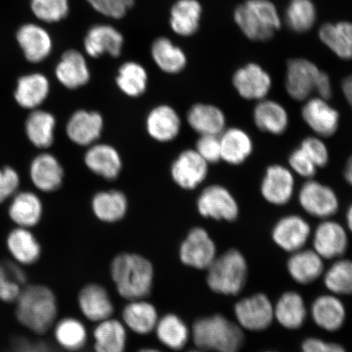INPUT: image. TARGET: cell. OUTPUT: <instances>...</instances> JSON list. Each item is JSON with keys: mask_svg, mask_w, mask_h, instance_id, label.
I'll use <instances>...</instances> for the list:
<instances>
[{"mask_svg": "<svg viewBox=\"0 0 352 352\" xmlns=\"http://www.w3.org/2000/svg\"><path fill=\"white\" fill-rule=\"evenodd\" d=\"M187 120L188 125L201 135H219L226 129V116L222 110L214 105H193L188 113Z\"/></svg>", "mask_w": 352, "mask_h": 352, "instance_id": "d6a6232c", "label": "cell"}, {"mask_svg": "<svg viewBox=\"0 0 352 352\" xmlns=\"http://www.w3.org/2000/svg\"><path fill=\"white\" fill-rule=\"evenodd\" d=\"M17 347V352H50L41 342L23 341Z\"/></svg>", "mask_w": 352, "mask_h": 352, "instance_id": "11a10c76", "label": "cell"}, {"mask_svg": "<svg viewBox=\"0 0 352 352\" xmlns=\"http://www.w3.org/2000/svg\"><path fill=\"white\" fill-rule=\"evenodd\" d=\"M6 206V215L12 226L34 230L43 221V201L34 189L21 188Z\"/></svg>", "mask_w": 352, "mask_h": 352, "instance_id": "30bf717a", "label": "cell"}, {"mask_svg": "<svg viewBox=\"0 0 352 352\" xmlns=\"http://www.w3.org/2000/svg\"><path fill=\"white\" fill-rule=\"evenodd\" d=\"M254 121L258 129L272 135H281L287 129L289 116L276 101L261 100L254 109Z\"/></svg>", "mask_w": 352, "mask_h": 352, "instance_id": "1f68e13d", "label": "cell"}, {"mask_svg": "<svg viewBox=\"0 0 352 352\" xmlns=\"http://www.w3.org/2000/svg\"><path fill=\"white\" fill-rule=\"evenodd\" d=\"M201 16L198 0H176L170 11V28L180 37L192 36L199 30Z\"/></svg>", "mask_w": 352, "mask_h": 352, "instance_id": "4316f807", "label": "cell"}, {"mask_svg": "<svg viewBox=\"0 0 352 352\" xmlns=\"http://www.w3.org/2000/svg\"><path fill=\"white\" fill-rule=\"evenodd\" d=\"M187 352H210V351H204V350H201V349H195V350H190V351H188Z\"/></svg>", "mask_w": 352, "mask_h": 352, "instance_id": "94428289", "label": "cell"}, {"mask_svg": "<svg viewBox=\"0 0 352 352\" xmlns=\"http://www.w3.org/2000/svg\"><path fill=\"white\" fill-rule=\"evenodd\" d=\"M289 164L294 173L308 179L314 178L318 170V166L301 147L294 149L290 154Z\"/></svg>", "mask_w": 352, "mask_h": 352, "instance_id": "f5cc1de1", "label": "cell"}, {"mask_svg": "<svg viewBox=\"0 0 352 352\" xmlns=\"http://www.w3.org/2000/svg\"><path fill=\"white\" fill-rule=\"evenodd\" d=\"M8 258L25 268L41 262L43 248L36 233L30 228L12 226L3 240Z\"/></svg>", "mask_w": 352, "mask_h": 352, "instance_id": "ba28073f", "label": "cell"}, {"mask_svg": "<svg viewBox=\"0 0 352 352\" xmlns=\"http://www.w3.org/2000/svg\"><path fill=\"white\" fill-rule=\"evenodd\" d=\"M151 56L157 67L167 74L182 72L187 65L184 52L167 37L155 38L151 46Z\"/></svg>", "mask_w": 352, "mask_h": 352, "instance_id": "d590c367", "label": "cell"}, {"mask_svg": "<svg viewBox=\"0 0 352 352\" xmlns=\"http://www.w3.org/2000/svg\"><path fill=\"white\" fill-rule=\"evenodd\" d=\"M16 41L22 55L30 64H41L54 51V39L46 28L34 22L19 26L16 32Z\"/></svg>", "mask_w": 352, "mask_h": 352, "instance_id": "8fae6325", "label": "cell"}, {"mask_svg": "<svg viewBox=\"0 0 352 352\" xmlns=\"http://www.w3.org/2000/svg\"><path fill=\"white\" fill-rule=\"evenodd\" d=\"M311 316L318 327L333 332L344 324L346 310L337 297L321 296L312 303Z\"/></svg>", "mask_w": 352, "mask_h": 352, "instance_id": "4dcf8cb0", "label": "cell"}, {"mask_svg": "<svg viewBox=\"0 0 352 352\" xmlns=\"http://www.w3.org/2000/svg\"><path fill=\"white\" fill-rule=\"evenodd\" d=\"M127 327L139 334H147L156 328L157 314L151 303L142 300L131 301L122 311Z\"/></svg>", "mask_w": 352, "mask_h": 352, "instance_id": "b9f144b4", "label": "cell"}, {"mask_svg": "<svg viewBox=\"0 0 352 352\" xmlns=\"http://www.w3.org/2000/svg\"><path fill=\"white\" fill-rule=\"evenodd\" d=\"M12 306L16 322L36 337L51 332L58 320V300L47 285L29 283Z\"/></svg>", "mask_w": 352, "mask_h": 352, "instance_id": "6da1fadb", "label": "cell"}, {"mask_svg": "<svg viewBox=\"0 0 352 352\" xmlns=\"http://www.w3.org/2000/svg\"><path fill=\"white\" fill-rule=\"evenodd\" d=\"M171 176L180 188L192 190L204 182L208 164L196 151L187 149L179 154L171 166Z\"/></svg>", "mask_w": 352, "mask_h": 352, "instance_id": "d6986e66", "label": "cell"}, {"mask_svg": "<svg viewBox=\"0 0 352 352\" xmlns=\"http://www.w3.org/2000/svg\"><path fill=\"white\" fill-rule=\"evenodd\" d=\"M208 270L206 283L210 289L223 296H237L248 279V263L243 254L235 249L215 258Z\"/></svg>", "mask_w": 352, "mask_h": 352, "instance_id": "8992f818", "label": "cell"}, {"mask_svg": "<svg viewBox=\"0 0 352 352\" xmlns=\"http://www.w3.org/2000/svg\"><path fill=\"white\" fill-rule=\"evenodd\" d=\"M29 283L26 268L10 258L0 259V302L13 305Z\"/></svg>", "mask_w": 352, "mask_h": 352, "instance_id": "f1b7e54d", "label": "cell"}, {"mask_svg": "<svg viewBox=\"0 0 352 352\" xmlns=\"http://www.w3.org/2000/svg\"><path fill=\"white\" fill-rule=\"evenodd\" d=\"M217 248L204 228H195L189 232L179 249V257L186 265L197 270H208L214 261Z\"/></svg>", "mask_w": 352, "mask_h": 352, "instance_id": "2e32d148", "label": "cell"}, {"mask_svg": "<svg viewBox=\"0 0 352 352\" xmlns=\"http://www.w3.org/2000/svg\"><path fill=\"white\" fill-rule=\"evenodd\" d=\"M51 94V82L45 74L32 72L16 78L12 91L13 102L23 111L42 108Z\"/></svg>", "mask_w": 352, "mask_h": 352, "instance_id": "9c48e42d", "label": "cell"}, {"mask_svg": "<svg viewBox=\"0 0 352 352\" xmlns=\"http://www.w3.org/2000/svg\"><path fill=\"white\" fill-rule=\"evenodd\" d=\"M288 272L296 283L308 285L318 280L324 271L322 258L314 250H298L289 258Z\"/></svg>", "mask_w": 352, "mask_h": 352, "instance_id": "836d02e7", "label": "cell"}, {"mask_svg": "<svg viewBox=\"0 0 352 352\" xmlns=\"http://www.w3.org/2000/svg\"><path fill=\"white\" fill-rule=\"evenodd\" d=\"M182 122L177 112L169 105L162 104L149 112L146 129L149 135L157 142H169L177 138Z\"/></svg>", "mask_w": 352, "mask_h": 352, "instance_id": "f546056e", "label": "cell"}, {"mask_svg": "<svg viewBox=\"0 0 352 352\" xmlns=\"http://www.w3.org/2000/svg\"><path fill=\"white\" fill-rule=\"evenodd\" d=\"M85 164L92 173L104 179H116L122 170L120 153L111 145L92 144L85 157Z\"/></svg>", "mask_w": 352, "mask_h": 352, "instance_id": "83f0119b", "label": "cell"}, {"mask_svg": "<svg viewBox=\"0 0 352 352\" xmlns=\"http://www.w3.org/2000/svg\"><path fill=\"white\" fill-rule=\"evenodd\" d=\"M78 302L82 315L94 322L109 319L113 314V305L107 289L98 284L85 286L78 294Z\"/></svg>", "mask_w": 352, "mask_h": 352, "instance_id": "484cf974", "label": "cell"}, {"mask_svg": "<svg viewBox=\"0 0 352 352\" xmlns=\"http://www.w3.org/2000/svg\"><path fill=\"white\" fill-rule=\"evenodd\" d=\"M91 206L96 217L101 221L113 223L124 217L127 199L120 191H103L96 193Z\"/></svg>", "mask_w": 352, "mask_h": 352, "instance_id": "60d3db41", "label": "cell"}, {"mask_svg": "<svg viewBox=\"0 0 352 352\" xmlns=\"http://www.w3.org/2000/svg\"><path fill=\"white\" fill-rule=\"evenodd\" d=\"M235 315L241 327L261 331L270 327L274 320V307L265 294H257L237 302Z\"/></svg>", "mask_w": 352, "mask_h": 352, "instance_id": "4fadbf2b", "label": "cell"}, {"mask_svg": "<svg viewBox=\"0 0 352 352\" xmlns=\"http://www.w3.org/2000/svg\"><path fill=\"white\" fill-rule=\"evenodd\" d=\"M302 117L307 125L321 138L333 135L340 125L338 110L319 96L306 100L302 109Z\"/></svg>", "mask_w": 352, "mask_h": 352, "instance_id": "ac0fdd59", "label": "cell"}, {"mask_svg": "<svg viewBox=\"0 0 352 352\" xmlns=\"http://www.w3.org/2000/svg\"><path fill=\"white\" fill-rule=\"evenodd\" d=\"M124 42L122 34L113 25L99 23L91 25L87 30L83 47L86 54L92 58H99L104 54L118 57L122 54Z\"/></svg>", "mask_w": 352, "mask_h": 352, "instance_id": "e0dca14e", "label": "cell"}, {"mask_svg": "<svg viewBox=\"0 0 352 352\" xmlns=\"http://www.w3.org/2000/svg\"><path fill=\"white\" fill-rule=\"evenodd\" d=\"M51 331L61 351L77 352L85 349L87 333L81 321L73 318L58 319Z\"/></svg>", "mask_w": 352, "mask_h": 352, "instance_id": "8d00e7d4", "label": "cell"}, {"mask_svg": "<svg viewBox=\"0 0 352 352\" xmlns=\"http://www.w3.org/2000/svg\"><path fill=\"white\" fill-rule=\"evenodd\" d=\"M197 210L201 217L234 221L239 214L235 198L227 188L220 186L206 188L197 199Z\"/></svg>", "mask_w": 352, "mask_h": 352, "instance_id": "9a60e30c", "label": "cell"}, {"mask_svg": "<svg viewBox=\"0 0 352 352\" xmlns=\"http://www.w3.org/2000/svg\"><path fill=\"white\" fill-rule=\"evenodd\" d=\"M63 352H65V351H63ZM77 352H88V351H82H82H77Z\"/></svg>", "mask_w": 352, "mask_h": 352, "instance_id": "6125c7cd", "label": "cell"}, {"mask_svg": "<svg viewBox=\"0 0 352 352\" xmlns=\"http://www.w3.org/2000/svg\"><path fill=\"white\" fill-rule=\"evenodd\" d=\"M285 86L290 98L297 101H306L314 94L327 100L333 95L328 74L305 59L288 61Z\"/></svg>", "mask_w": 352, "mask_h": 352, "instance_id": "277c9868", "label": "cell"}, {"mask_svg": "<svg viewBox=\"0 0 352 352\" xmlns=\"http://www.w3.org/2000/svg\"><path fill=\"white\" fill-rule=\"evenodd\" d=\"M21 186L22 176L16 166H0V206L6 205L20 190Z\"/></svg>", "mask_w": 352, "mask_h": 352, "instance_id": "c3c4849f", "label": "cell"}, {"mask_svg": "<svg viewBox=\"0 0 352 352\" xmlns=\"http://www.w3.org/2000/svg\"><path fill=\"white\" fill-rule=\"evenodd\" d=\"M111 275L118 293L130 301L142 300L151 292L153 268L139 254L117 255L111 264Z\"/></svg>", "mask_w": 352, "mask_h": 352, "instance_id": "7a4b0ae2", "label": "cell"}, {"mask_svg": "<svg viewBox=\"0 0 352 352\" xmlns=\"http://www.w3.org/2000/svg\"><path fill=\"white\" fill-rule=\"evenodd\" d=\"M298 200L307 214L319 219L333 217L340 205L336 193L331 188L312 179L302 186Z\"/></svg>", "mask_w": 352, "mask_h": 352, "instance_id": "7c38bea8", "label": "cell"}, {"mask_svg": "<svg viewBox=\"0 0 352 352\" xmlns=\"http://www.w3.org/2000/svg\"><path fill=\"white\" fill-rule=\"evenodd\" d=\"M316 8L311 0H292L285 13L286 23L294 32H307L314 25Z\"/></svg>", "mask_w": 352, "mask_h": 352, "instance_id": "bcb514c9", "label": "cell"}, {"mask_svg": "<svg viewBox=\"0 0 352 352\" xmlns=\"http://www.w3.org/2000/svg\"><path fill=\"white\" fill-rule=\"evenodd\" d=\"M196 151L208 164H217L221 160V145L219 135H202L197 140Z\"/></svg>", "mask_w": 352, "mask_h": 352, "instance_id": "f907efd6", "label": "cell"}, {"mask_svg": "<svg viewBox=\"0 0 352 352\" xmlns=\"http://www.w3.org/2000/svg\"><path fill=\"white\" fill-rule=\"evenodd\" d=\"M314 164L318 167H324L329 162V151L327 145L319 138L309 136L302 140L300 146Z\"/></svg>", "mask_w": 352, "mask_h": 352, "instance_id": "816d5d0a", "label": "cell"}, {"mask_svg": "<svg viewBox=\"0 0 352 352\" xmlns=\"http://www.w3.org/2000/svg\"><path fill=\"white\" fill-rule=\"evenodd\" d=\"M232 82L241 98L248 100L265 99L272 87L270 74L254 63L236 70Z\"/></svg>", "mask_w": 352, "mask_h": 352, "instance_id": "ffe728a7", "label": "cell"}, {"mask_svg": "<svg viewBox=\"0 0 352 352\" xmlns=\"http://www.w3.org/2000/svg\"><path fill=\"white\" fill-rule=\"evenodd\" d=\"M54 74L60 85L69 90L86 85L91 77L85 56L76 50L63 52L55 66Z\"/></svg>", "mask_w": 352, "mask_h": 352, "instance_id": "7402d4cb", "label": "cell"}, {"mask_svg": "<svg viewBox=\"0 0 352 352\" xmlns=\"http://www.w3.org/2000/svg\"><path fill=\"white\" fill-rule=\"evenodd\" d=\"M342 89L347 102H349L352 107V76L343 79Z\"/></svg>", "mask_w": 352, "mask_h": 352, "instance_id": "9f6ffc18", "label": "cell"}, {"mask_svg": "<svg viewBox=\"0 0 352 352\" xmlns=\"http://www.w3.org/2000/svg\"><path fill=\"white\" fill-rule=\"evenodd\" d=\"M28 175L34 190L47 195L59 190L63 186L65 171L58 158L45 151L30 158Z\"/></svg>", "mask_w": 352, "mask_h": 352, "instance_id": "52a82bcc", "label": "cell"}, {"mask_svg": "<svg viewBox=\"0 0 352 352\" xmlns=\"http://www.w3.org/2000/svg\"><path fill=\"white\" fill-rule=\"evenodd\" d=\"M95 352H124L126 333L120 321L107 319L101 322L94 330Z\"/></svg>", "mask_w": 352, "mask_h": 352, "instance_id": "f35d334b", "label": "cell"}, {"mask_svg": "<svg viewBox=\"0 0 352 352\" xmlns=\"http://www.w3.org/2000/svg\"><path fill=\"white\" fill-rule=\"evenodd\" d=\"M346 223L350 231L352 232V205L350 206L346 213Z\"/></svg>", "mask_w": 352, "mask_h": 352, "instance_id": "680465c9", "label": "cell"}, {"mask_svg": "<svg viewBox=\"0 0 352 352\" xmlns=\"http://www.w3.org/2000/svg\"><path fill=\"white\" fill-rule=\"evenodd\" d=\"M138 352H161V351L156 350V349H145L140 350Z\"/></svg>", "mask_w": 352, "mask_h": 352, "instance_id": "91938a15", "label": "cell"}, {"mask_svg": "<svg viewBox=\"0 0 352 352\" xmlns=\"http://www.w3.org/2000/svg\"><path fill=\"white\" fill-rule=\"evenodd\" d=\"M94 10L109 19L120 20L134 7L135 0H86Z\"/></svg>", "mask_w": 352, "mask_h": 352, "instance_id": "681fc988", "label": "cell"}, {"mask_svg": "<svg viewBox=\"0 0 352 352\" xmlns=\"http://www.w3.org/2000/svg\"><path fill=\"white\" fill-rule=\"evenodd\" d=\"M56 118L50 110L39 108L28 112L22 123L26 142L39 151H45L54 144Z\"/></svg>", "mask_w": 352, "mask_h": 352, "instance_id": "5bb4252c", "label": "cell"}, {"mask_svg": "<svg viewBox=\"0 0 352 352\" xmlns=\"http://www.w3.org/2000/svg\"><path fill=\"white\" fill-rule=\"evenodd\" d=\"M192 336L198 349L210 352H239L245 342L239 325L221 315L197 319Z\"/></svg>", "mask_w": 352, "mask_h": 352, "instance_id": "3957f363", "label": "cell"}, {"mask_svg": "<svg viewBox=\"0 0 352 352\" xmlns=\"http://www.w3.org/2000/svg\"><path fill=\"white\" fill-rule=\"evenodd\" d=\"M158 340L168 349L179 351L187 344L189 332L187 325L177 316L168 314L157 321Z\"/></svg>", "mask_w": 352, "mask_h": 352, "instance_id": "ee69618b", "label": "cell"}, {"mask_svg": "<svg viewBox=\"0 0 352 352\" xmlns=\"http://www.w3.org/2000/svg\"><path fill=\"white\" fill-rule=\"evenodd\" d=\"M319 35L321 41L341 59H352V23L325 24Z\"/></svg>", "mask_w": 352, "mask_h": 352, "instance_id": "ab89813d", "label": "cell"}, {"mask_svg": "<svg viewBox=\"0 0 352 352\" xmlns=\"http://www.w3.org/2000/svg\"><path fill=\"white\" fill-rule=\"evenodd\" d=\"M294 177L289 169L272 165L266 170L261 184L262 195L270 204L283 206L292 199L294 190Z\"/></svg>", "mask_w": 352, "mask_h": 352, "instance_id": "cb8c5ba5", "label": "cell"}, {"mask_svg": "<svg viewBox=\"0 0 352 352\" xmlns=\"http://www.w3.org/2000/svg\"><path fill=\"white\" fill-rule=\"evenodd\" d=\"M267 352H272V351H267Z\"/></svg>", "mask_w": 352, "mask_h": 352, "instance_id": "be15d7a7", "label": "cell"}, {"mask_svg": "<svg viewBox=\"0 0 352 352\" xmlns=\"http://www.w3.org/2000/svg\"><path fill=\"white\" fill-rule=\"evenodd\" d=\"M220 135L221 160L232 165L243 164L253 151V142L250 135L236 127L224 130Z\"/></svg>", "mask_w": 352, "mask_h": 352, "instance_id": "e575fe53", "label": "cell"}, {"mask_svg": "<svg viewBox=\"0 0 352 352\" xmlns=\"http://www.w3.org/2000/svg\"><path fill=\"white\" fill-rule=\"evenodd\" d=\"M30 10L43 23H58L69 14V0H30Z\"/></svg>", "mask_w": 352, "mask_h": 352, "instance_id": "7dc6e473", "label": "cell"}, {"mask_svg": "<svg viewBox=\"0 0 352 352\" xmlns=\"http://www.w3.org/2000/svg\"><path fill=\"white\" fill-rule=\"evenodd\" d=\"M236 24L254 41H267L280 29V21L276 7L268 0H248L236 8Z\"/></svg>", "mask_w": 352, "mask_h": 352, "instance_id": "5b68a950", "label": "cell"}, {"mask_svg": "<svg viewBox=\"0 0 352 352\" xmlns=\"http://www.w3.org/2000/svg\"><path fill=\"white\" fill-rule=\"evenodd\" d=\"M305 301L296 292H286L274 307V318L283 327L296 329L302 327L306 319Z\"/></svg>", "mask_w": 352, "mask_h": 352, "instance_id": "74e56055", "label": "cell"}, {"mask_svg": "<svg viewBox=\"0 0 352 352\" xmlns=\"http://www.w3.org/2000/svg\"><path fill=\"white\" fill-rule=\"evenodd\" d=\"M302 352H346L340 344L327 342L319 338H307L302 345Z\"/></svg>", "mask_w": 352, "mask_h": 352, "instance_id": "db71d44e", "label": "cell"}, {"mask_svg": "<svg viewBox=\"0 0 352 352\" xmlns=\"http://www.w3.org/2000/svg\"><path fill=\"white\" fill-rule=\"evenodd\" d=\"M315 252L322 258L331 259L346 252L349 239L341 224L331 220L320 223L315 231Z\"/></svg>", "mask_w": 352, "mask_h": 352, "instance_id": "d4e9b609", "label": "cell"}, {"mask_svg": "<svg viewBox=\"0 0 352 352\" xmlns=\"http://www.w3.org/2000/svg\"><path fill=\"white\" fill-rule=\"evenodd\" d=\"M324 283L330 292L338 296L352 294V261L341 259L334 263L324 277Z\"/></svg>", "mask_w": 352, "mask_h": 352, "instance_id": "f6af8a7d", "label": "cell"}, {"mask_svg": "<svg viewBox=\"0 0 352 352\" xmlns=\"http://www.w3.org/2000/svg\"><path fill=\"white\" fill-rule=\"evenodd\" d=\"M344 178L346 182L352 186V156L346 162L344 168Z\"/></svg>", "mask_w": 352, "mask_h": 352, "instance_id": "6f0895ef", "label": "cell"}, {"mask_svg": "<svg viewBox=\"0 0 352 352\" xmlns=\"http://www.w3.org/2000/svg\"><path fill=\"white\" fill-rule=\"evenodd\" d=\"M103 127V118L99 113L77 110L66 123L65 133L70 142L87 146L100 138Z\"/></svg>", "mask_w": 352, "mask_h": 352, "instance_id": "44dd1931", "label": "cell"}, {"mask_svg": "<svg viewBox=\"0 0 352 352\" xmlns=\"http://www.w3.org/2000/svg\"><path fill=\"white\" fill-rule=\"evenodd\" d=\"M116 82L118 88L130 98H138L146 91L148 74L142 65L127 61L118 69Z\"/></svg>", "mask_w": 352, "mask_h": 352, "instance_id": "7bdbcfd3", "label": "cell"}, {"mask_svg": "<svg viewBox=\"0 0 352 352\" xmlns=\"http://www.w3.org/2000/svg\"><path fill=\"white\" fill-rule=\"evenodd\" d=\"M310 233L311 228L306 220L298 215L292 214L276 223L272 235L279 248L294 253L305 245Z\"/></svg>", "mask_w": 352, "mask_h": 352, "instance_id": "603a6c76", "label": "cell"}]
</instances>
